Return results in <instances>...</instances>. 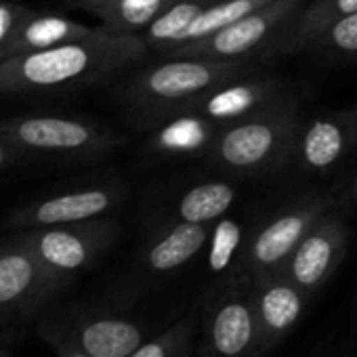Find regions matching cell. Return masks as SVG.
I'll use <instances>...</instances> for the list:
<instances>
[{"label":"cell","instance_id":"5b68a950","mask_svg":"<svg viewBox=\"0 0 357 357\" xmlns=\"http://www.w3.org/2000/svg\"><path fill=\"white\" fill-rule=\"evenodd\" d=\"M0 139L28 153H72L101 143L91 124L59 116H17L3 120Z\"/></svg>","mask_w":357,"mask_h":357},{"label":"cell","instance_id":"603a6c76","mask_svg":"<svg viewBox=\"0 0 357 357\" xmlns=\"http://www.w3.org/2000/svg\"><path fill=\"white\" fill-rule=\"evenodd\" d=\"M332 43L349 53H357V13L344 15L332 28Z\"/></svg>","mask_w":357,"mask_h":357},{"label":"cell","instance_id":"5bb4252c","mask_svg":"<svg viewBox=\"0 0 357 357\" xmlns=\"http://www.w3.org/2000/svg\"><path fill=\"white\" fill-rule=\"evenodd\" d=\"M211 80L213 74L206 66L194 61H174L155 68L147 76V91L164 99H178L202 91L211 84Z\"/></svg>","mask_w":357,"mask_h":357},{"label":"cell","instance_id":"9a60e30c","mask_svg":"<svg viewBox=\"0 0 357 357\" xmlns=\"http://www.w3.org/2000/svg\"><path fill=\"white\" fill-rule=\"evenodd\" d=\"M275 135L267 124H242L221 141V155L231 166H252L261 162L273 147Z\"/></svg>","mask_w":357,"mask_h":357},{"label":"cell","instance_id":"f546056e","mask_svg":"<svg viewBox=\"0 0 357 357\" xmlns=\"http://www.w3.org/2000/svg\"><path fill=\"white\" fill-rule=\"evenodd\" d=\"M0 357H11L7 349H0Z\"/></svg>","mask_w":357,"mask_h":357},{"label":"cell","instance_id":"8fae6325","mask_svg":"<svg viewBox=\"0 0 357 357\" xmlns=\"http://www.w3.org/2000/svg\"><path fill=\"white\" fill-rule=\"evenodd\" d=\"M72 340L89 357H128L145 342V332L122 317H93L76 328Z\"/></svg>","mask_w":357,"mask_h":357},{"label":"cell","instance_id":"4316f807","mask_svg":"<svg viewBox=\"0 0 357 357\" xmlns=\"http://www.w3.org/2000/svg\"><path fill=\"white\" fill-rule=\"evenodd\" d=\"M334 7L338 13L351 15V13H357V0H334Z\"/></svg>","mask_w":357,"mask_h":357},{"label":"cell","instance_id":"9c48e42d","mask_svg":"<svg viewBox=\"0 0 357 357\" xmlns=\"http://www.w3.org/2000/svg\"><path fill=\"white\" fill-rule=\"evenodd\" d=\"M91 34H93V30L84 28L76 22H70L66 17L26 11L22 15V20L17 22V26L13 28L11 36L5 45V51H7V59H9V57H17V55H26V53L45 51V49H51L57 45L82 40Z\"/></svg>","mask_w":357,"mask_h":357},{"label":"cell","instance_id":"4fadbf2b","mask_svg":"<svg viewBox=\"0 0 357 357\" xmlns=\"http://www.w3.org/2000/svg\"><path fill=\"white\" fill-rule=\"evenodd\" d=\"M208 234L200 223L183 221L168 231L147 252V263L153 271H172L194 259L206 244Z\"/></svg>","mask_w":357,"mask_h":357},{"label":"cell","instance_id":"83f0119b","mask_svg":"<svg viewBox=\"0 0 357 357\" xmlns=\"http://www.w3.org/2000/svg\"><path fill=\"white\" fill-rule=\"evenodd\" d=\"M103 3H109V0H84L82 5H89L91 9H95V7H99V5H103Z\"/></svg>","mask_w":357,"mask_h":357},{"label":"cell","instance_id":"cb8c5ba5","mask_svg":"<svg viewBox=\"0 0 357 357\" xmlns=\"http://www.w3.org/2000/svg\"><path fill=\"white\" fill-rule=\"evenodd\" d=\"M24 13H26V9H22V7L0 3V47L3 49H5L13 28L17 26V22L22 20Z\"/></svg>","mask_w":357,"mask_h":357},{"label":"cell","instance_id":"ac0fdd59","mask_svg":"<svg viewBox=\"0 0 357 357\" xmlns=\"http://www.w3.org/2000/svg\"><path fill=\"white\" fill-rule=\"evenodd\" d=\"M198 328V317L188 315L151 340H145L128 357H188Z\"/></svg>","mask_w":357,"mask_h":357},{"label":"cell","instance_id":"52a82bcc","mask_svg":"<svg viewBox=\"0 0 357 357\" xmlns=\"http://www.w3.org/2000/svg\"><path fill=\"white\" fill-rule=\"evenodd\" d=\"M305 290L286 278L269 275L259 280L257 290H252V301L259 319L263 353L280 344L294 330L305 311Z\"/></svg>","mask_w":357,"mask_h":357},{"label":"cell","instance_id":"44dd1931","mask_svg":"<svg viewBox=\"0 0 357 357\" xmlns=\"http://www.w3.org/2000/svg\"><path fill=\"white\" fill-rule=\"evenodd\" d=\"M162 7V0H109L93 11L114 26H141Z\"/></svg>","mask_w":357,"mask_h":357},{"label":"cell","instance_id":"7c38bea8","mask_svg":"<svg viewBox=\"0 0 357 357\" xmlns=\"http://www.w3.org/2000/svg\"><path fill=\"white\" fill-rule=\"evenodd\" d=\"M294 0H278V3H269L267 7L242 17L236 24L225 26L223 30L213 34L211 49L217 55H240L252 49L263 40V36L271 30V26L290 9Z\"/></svg>","mask_w":357,"mask_h":357},{"label":"cell","instance_id":"e0dca14e","mask_svg":"<svg viewBox=\"0 0 357 357\" xmlns=\"http://www.w3.org/2000/svg\"><path fill=\"white\" fill-rule=\"evenodd\" d=\"M269 3L271 0H227V3H221L213 9H204L194 20V24L185 32L183 40H200V38L213 36L215 32L223 30L225 26L240 22L242 17L267 7Z\"/></svg>","mask_w":357,"mask_h":357},{"label":"cell","instance_id":"7402d4cb","mask_svg":"<svg viewBox=\"0 0 357 357\" xmlns=\"http://www.w3.org/2000/svg\"><path fill=\"white\" fill-rule=\"evenodd\" d=\"M240 242H242V227L231 219H223L215 227V234L211 240V252H208L211 271L223 273L234 263Z\"/></svg>","mask_w":357,"mask_h":357},{"label":"cell","instance_id":"484cf974","mask_svg":"<svg viewBox=\"0 0 357 357\" xmlns=\"http://www.w3.org/2000/svg\"><path fill=\"white\" fill-rule=\"evenodd\" d=\"M15 153H17V149L13 145H9L5 139H0V170L7 168L15 160Z\"/></svg>","mask_w":357,"mask_h":357},{"label":"cell","instance_id":"277c9868","mask_svg":"<svg viewBox=\"0 0 357 357\" xmlns=\"http://www.w3.org/2000/svg\"><path fill=\"white\" fill-rule=\"evenodd\" d=\"M45 265L53 271L70 278L72 273L84 269L105 246L109 231L99 223H68L51 227H32L20 229L15 234Z\"/></svg>","mask_w":357,"mask_h":357},{"label":"cell","instance_id":"3957f363","mask_svg":"<svg viewBox=\"0 0 357 357\" xmlns=\"http://www.w3.org/2000/svg\"><path fill=\"white\" fill-rule=\"evenodd\" d=\"M202 357H259L261 330L252 292L234 288L217 298L202 319Z\"/></svg>","mask_w":357,"mask_h":357},{"label":"cell","instance_id":"ba28073f","mask_svg":"<svg viewBox=\"0 0 357 357\" xmlns=\"http://www.w3.org/2000/svg\"><path fill=\"white\" fill-rule=\"evenodd\" d=\"M340 246L342 240L334 227H321L307 234L288 257L282 278L305 292H313L330 278V273L338 265Z\"/></svg>","mask_w":357,"mask_h":357},{"label":"cell","instance_id":"f1b7e54d","mask_svg":"<svg viewBox=\"0 0 357 357\" xmlns=\"http://www.w3.org/2000/svg\"><path fill=\"white\" fill-rule=\"evenodd\" d=\"M5 59H7V51H5L3 47H0V63H3Z\"/></svg>","mask_w":357,"mask_h":357},{"label":"cell","instance_id":"d4e9b609","mask_svg":"<svg viewBox=\"0 0 357 357\" xmlns=\"http://www.w3.org/2000/svg\"><path fill=\"white\" fill-rule=\"evenodd\" d=\"M53 344H55V351L59 357H89L72 338L70 340H53Z\"/></svg>","mask_w":357,"mask_h":357},{"label":"cell","instance_id":"7a4b0ae2","mask_svg":"<svg viewBox=\"0 0 357 357\" xmlns=\"http://www.w3.org/2000/svg\"><path fill=\"white\" fill-rule=\"evenodd\" d=\"M66 275L45 265L15 236L0 242V317H13L53 298Z\"/></svg>","mask_w":357,"mask_h":357},{"label":"cell","instance_id":"6da1fadb","mask_svg":"<svg viewBox=\"0 0 357 357\" xmlns=\"http://www.w3.org/2000/svg\"><path fill=\"white\" fill-rule=\"evenodd\" d=\"M130 53V40L105 32H93L82 40L9 57L0 63V93L59 89L99 70H109L122 63Z\"/></svg>","mask_w":357,"mask_h":357},{"label":"cell","instance_id":"ffe728a7","mask_svg":"<svg viewBox=\"0 0 357 357\" xmlns=\"http://www.w3.org/2000/svg\"><path fill=\"white\" fill-rule=\"evenodd\" d=\"M204 9L198 3L192 0H183L174 7H170L166 13L155 17L149 26L147 36L151 40H183L185 32L194 24V20L202 13Z\"/></svg>","mask_w":357,"mask_h":357},{"label":"cell","instance_id":"4dcf8cb0","mask_svg":"<svg viewBox=\"0 0 357 357\" xmlns=\"http://www.w3.org/2000/svg\"><path fill=\"white\" fill-rule=\"evenodd\" d=\"M355 194H357V183H355Z\"/></svg>","mask_w":357,"mask_h":357},{"label":"cell","instance_id":"2e32d148","mask_svg":"<svg viewBox=\"0 0 357 357\" xmlns=\"http://www.w3.org/2000/svg\"><path fill=\"white\" fill-rule=\"evenodd\" d=\"M236 194L225 183H206L198 185L178 204L181 219L188 223H206L221 217L234 202Z\"/></svg>","mask_w":357,"mask_h":357},{"label":"cell","instance_id":"8992f818","mask_svg":"<svg viewBox=\"0 0 357 357\" xmlns=\"http://www.w3.org/2000/svg\"><path fill=\"white\" fill-rule=\"evenodd\" d=\"M112 206V196L105 190H82L59 194L47 200L24 204L13 211L3 227L5 229H32V227H51V225H68L82 223L99 217Z\"/></svg>","mask_w":357,"mask_h":357},{"label":"cell","instance_id":"30bf717a","mask_svg":"<svg viewBox=\"0 0 357 357\" xmlns=\"http://www.w3.org/2000/svg\"><path fill=\"white\" fill-rule=\"evenodd\" d=\"M309 215L294 213L275 219L269 223L250 246V265L259 280L273 275L278 267H282L301 240L307 236Z\"/></svg>","mask_w":357,"mask_h":357},{"label":"cell","instance_id":"d6986e66","mask_svg":"<svg viewBox=\"0 0 357 357\" xmlns=\"http://www.w3.org/2000/svg\"><path fill=\"white\" fill-rule=\"evenodd\" d=\"M342 151V132L334 122L317 120L311 124V128L305 135L303 153L309 166L313 168H326L334 160H338Z\"/></svg>","mask_w":357,"mask_h":357}]
</instances>
